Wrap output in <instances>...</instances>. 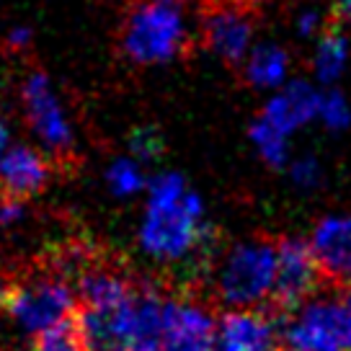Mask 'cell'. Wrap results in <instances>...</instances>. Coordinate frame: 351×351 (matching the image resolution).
I'll use <instances>...</instances> for the list:
<instances>
[{
	"label": "cell",
	"instance_id": "6da1fadb",
	"mask_svg": "<svg viewBox=\"0 0 351 351\" xmlns=\"http://www.w3.org/2000/svg\"><path fill=\"white\" fill-rule=\"evenodd\" d=\"M140 243L147 256L163 263L191 256L204 261L215 251V230L204 225V202L178 173H160L150 181Z\"/></svg>",
	"mask_w": 351,
	"mask_h": 351
},
{
	"label": "cell",
	"instance_id": "7a4b0ae2",
	"mask_svg": "<svg viewBox=\"0 0 351 351\" xmlns=\"http://www.w3.org/2000/svg\"><path fill=\"white\" fill-rule=\"evenodd\" d=\"M121 52L137 65H160L189 52V34L176 0H132L119 34Z\"/></svg>",
	"mask_w": 351,
	"mask_h": 351
},
{
	"label": "cell",
	"instance_id": "3957f363",
	"mask_svg": "<svg viewBox=\"0 0 351 351\" xmlns=\"http://www.w3.org/2000/svg\"><path fill=\"white\" fill-rule=\"evenodd\" d=\"M73 279L65 276L55 263L42 271H32L23 279L0 285V307L11 315L26 333H42L62 320L73 318L77 295Z\"/></svg>",
	"mask_w": 351,
	"mask_h": 351
},
{
	"label": "cell",
	"instance_id": "277c9868",
	"mask_svg": "<svg viewBox=\"0 0 351 351\" xmlns=\"http://www.w3.org/2000/svg\"><path fill=\"white\" fill-rule=\"evenodd\" d=\"M276 243L269 238L238 243L222 258L217 271V297L230 310H248L271 302L276 282Z\"/></svg>",
	"mask_w": 351,
	"mask_h": 351
},
{
	"label": "cell",
	"instance_id": "5b68a950",
	"mask_svg": "<svg viewBox=\"0 0 351 351\" xmlns=\"http://www.w3.org/2000/svg\"><path fill=\"white\" fill-rule=\"evenodd\" d=\"M276 282L271 292L269 307L276 315H292L297 307L305 305L310 297H315L318 287L323 285L318 261L313 248L300 238H279L276 241Z\"/></svg>",
	"mask_w": 351,
	"mask_h": 351
},
{
	"label": "cell",
	"instance_id": "8992f818",
	"mask_svg": "<svg viewBox=\"0 0 351 351\" xmlns=\"http://www.w3.org/2000/svg\"><path fill=\"white\" fill-rule=\"evenodd\" d=\"M21 99L32 130L36 132L44 147L55 155L57 163L75 160V137L70 130V121L44 73H32L23 80Z\"/></svg>",
	"mask_w": 351,
	"mask_h": 351
},
{
	"label": "cell",
	"instance_id": "52a82bcc",
	"mask_svg": "<svg viewBox=\"0 0 351 351\" xmlns=\"http://www.w3.org/2000/svg\"><path fill=\"white\" fill-rule=\"evenodd\" d=\"M219 351H285V318L274 310H228L217 320Z\"/></svg>",
	"mask_w": 351,
	"mask_h": 351
},
{
	"label": "cell",
	"instance_id": "ba28073f",
	"mask_svg": "<svg viewBox=\"0 0 351 351\" xmlns=\"http://www.w3.org/2000/svg\"><path fill=\"white\" fill-rule=\"evenodd\" d=\"M217 320L204 305L181 297H165L163 330L158 351H215Z\"/></svg>",
	"mask_w": 351,
	"mask_h": 351
},
{
	"label": "cell",
	"instance_id": "9c48e42d",
	"mask_svg": "<svg viewBox=\"0 0 351 351\" xmlns=\"http://www.w3.org/2000/svg\"><path fill=\"white\" fill-rule=\"evenodd\" d=\"M202 32H204L207 47L222 62H228L230 67L241 65L253 39V11L207 3Z\"/></svg>",
	"mask_w": 351,
	"mask_h": 351
},
{
	"label": "cell",
	"instance_id": "30bf717a",
	"mask_svg": "<svg viewBox=\"0 0 351 351\" xmlns=\"http://www.w3.org/2000/svg\"><path fill=\"white\" fill-rule=\"evenodd\" d=\"M323 282L333 289H351V217L320 219L310 238Z\"/></svg>",
	"mask_w": 351,
	"mask_h": 351
},
{
	"label": "cell",
	"instance_id": "8fae6325",
	"mask_svg": "<svg viewBox=\"0 0 351 351\" xmlns=\"http://www.w3.org/2000/svg\"><path fill=\"white\" fill-rule=\"evenodd\" d=\"M52 165L42 153L26 145H16L0 160V194L26 202L49 184Z\"/></svg>",
	"mask_w": 351,
	"mask_h": 351
},
{
	"label": "cell",
	"instance_id": "7c38bea8",
	"mask_svg": "<svg viewBox=\"0 0 351 351\" xmlns=\"http://www.w3.org/2000/svg\"><path fill=\"white\" fill-rule=\"evenodd\" d=\"M320 111V93L315 88H310L302 80H295L289 86L269 101L261 111V119L269 121L274 130L282 134H292L297 127L307 124L310 119H315Z\"/></svg>",
	"mask_w": 351,
	"mask_h": 351
},
{
	"label": "cell",
	"instance_id": "4fadbf2b",
	"mask_svg": "<svg viewBox=\"0 0 351 351\" xmlns=\"http://www.w3.org/2000/svg\"><path fill=\"white\" fill-rule=\"evenodd\" d=\"M289 57L276 44H263L245 60V80L256 88H274L285 83Z\"/></svg>",
	"mask_w": 351,
	"mask_h": 351
},
{
	"label": "cell",
	"instance_id": "5bb4252c",
	"mask_svg": "<svg viewBox=\"0 0 351 351\" xmlns=\"http://www.w3.org/2000/svg\"><path fill=\"white\" fill-rule=\"evenodd\" d=\"M346 57H349L346 36L336 29V23H330L326 34H323V39H320L318 52H315V73H318L320 80L323 83H333L343 73Z\"/></svg>",
	"mask_w": 351,
	"mask_h": 351
},
{
	"label": "cell",
	"instance_id": "9a60e30c",
	"mask_svg": "<svg viewBox=\"0 0 351 351\" xmlns=\"http://www.w3.org/2000/svg\"><path fill=\"white\" fill-rule=\"evenodd\" d=\"M251 140L256 145V150L271 168H282L287 163V134L274 130L269 121H263L261 117L251 124Z\"/></svg>",
	"mask_w": 351,
	"mask_h": 351
},
{
	"label": "cell",
	"instance_id": "2e32d148",
	"mask_svg": "<svg viewBox=\"0 0 351 351\" xmlns=\"http://www.w3.org/2000/svg\"><path fill=\"white\" fill-rule=\"evenodd\" d=\"M34 351H83L75 318H67L36 336Z\"/></svg>",
	"mask_w": 351,
	"mask_h": 351
},
{
	"label": "cell",
	"instance_id": "e0dca14e",
	"mask_svg": "<svg viewBox=\"0 0 351 351\" xmlns=\"http://www.w3.org/2000/svg\"><path fill=\"white\" fill-rule=\"evenodd\" d=\"M106 181H109L111 191L117 197H132V194H137L147 186L143 171L137 168L134 160H114L111 168L106 171Z\"/></svg>",
	"mask_w": 351,
	"mask_h": 351
},
{
	"label": "cell",
	"instance_id": "ac0fdd59",
	"mask_svg": "<svg viewBox=\"0 0 351 351\" xmlns=\"http://www.w3.org/2000/svg\"><path fill=\"white\" fill-rule=\"evenodd\" d=\"M127 145L137 163H153L163 155V134L155 127H134L127 137Z\"/></svg>",
	"mask_w": 351,
	"mask_h": 351
},
{
	"label": "cell",
	"instance_id": "d6986e66",
	"mask_svg": "<svg viewBox=\"0 0 351 351\" xmlns=\"http://www.w3.org/2000/svg\"><path fill=\"white\" fill-rule=\"evenodd\" d=\"M318 117L326 121V127H330V130H343V127H349V121H351L349 104H346V99L341 96L339 90L320 93Z\"/></svg>",
	"mask_w": 351,
	"mask_h": 351
},
{
	"label": "cell",
	"instance_id": "ffe728a7",
	"mask_svg": "<svg viewBox=\"0 0 351 351\" xmlns=\"http://www.w3.org/2000/svg\"><path fill=\"white\" fill-rule=\"evenodd\" d=\"M318 178H320V168L313 158H302V160H297L292 165V181H295L297 186L313 189L318 184Z\"/></svg>",
	"mask_w": 351,
	"mask_h": 351
},
{
	"label": "cell",
	"instance_id": "44dd1931",
	"mask_svg": "<svg viewBox=\"0 0 351 351\" xmlns=\"http://www.w3.org/2000/svg\"><path fill=\"white\" fill-rule=\"evenodd\" d=\"M23 217V202L0 194V228H11Z\"/></svg>",
	"mask_w": 351,
	"mask_h": 351
},
{
	"label": "cell",
	"instance_id": "7402d4cb",
	"mask_svg": "<svg viewBox=\"0 0 351 351\" xmlns=\"http://www.w3.org/2000/svg\"><path fill=\"white\" fill-rule=\"evenodd\" d=\"M32 44V29H26V26H19V29H13L8 34V47L16 49V52H21Z\"/></svg>",
	"mask_w": 351,
	"mask_h": 351
},
{
	"label": "cell",
	"instance_id": "603a6c76",
	"mask_svg": "<svg viewBox=\"0 0 351 351\" xmlns=\"http://www.w3.org/2000/svg\"><path fill=\"white\" fill-rule=\"evenodd\" d=\"M339 21H351V0H339L333 8V23Z\"/></svg>",
	"mask_w": 351,
	"mask_h": 351
},
{
	"label": "cell",
	"instance_id": "cb8c5ba5",
	"mask_svg": "<svg viewBox=\"0 0 351 351\" xmlns=\"http://www.w3.org/2000/svg\"><path fill=\"white\" fill-rule=\"evenodd\" d=\"M207 3H219V5H235V8H248L253 11L261 0H207Z\"/></svg>",
	"mask_w": 351,
	"mask_h": 351
},
{
	"label": "cell",
	"instance_id": "d4e9b609",
	"mask_svg": "<svg viewBox=\"0 0 351 351\" xmlns=\"http://www.w3.org/2000/svg\"><path fill=\"white\" fill-rule=\"evenodd\" d=\"M315 26H318V16H315V13H305V16L300 19V34H313Z\"/></svg>",
	"mask_w": 351,
	"mask_h": 351
},
{
	"label": "cell",
	"instance_id": "484cf974",
	"mask_svg": "<svg viewBox=\"0 0 351 351\" xmlns=\"http://www.w3.org/2000/svg\"><path fill=\"white\" fill-rule=\"evenodd\" d=\"M5 153H8V127L0 121V160Z\"/></svg>",
	"mask_w": 351,
	"mask_h": 351
}]
</instances>
